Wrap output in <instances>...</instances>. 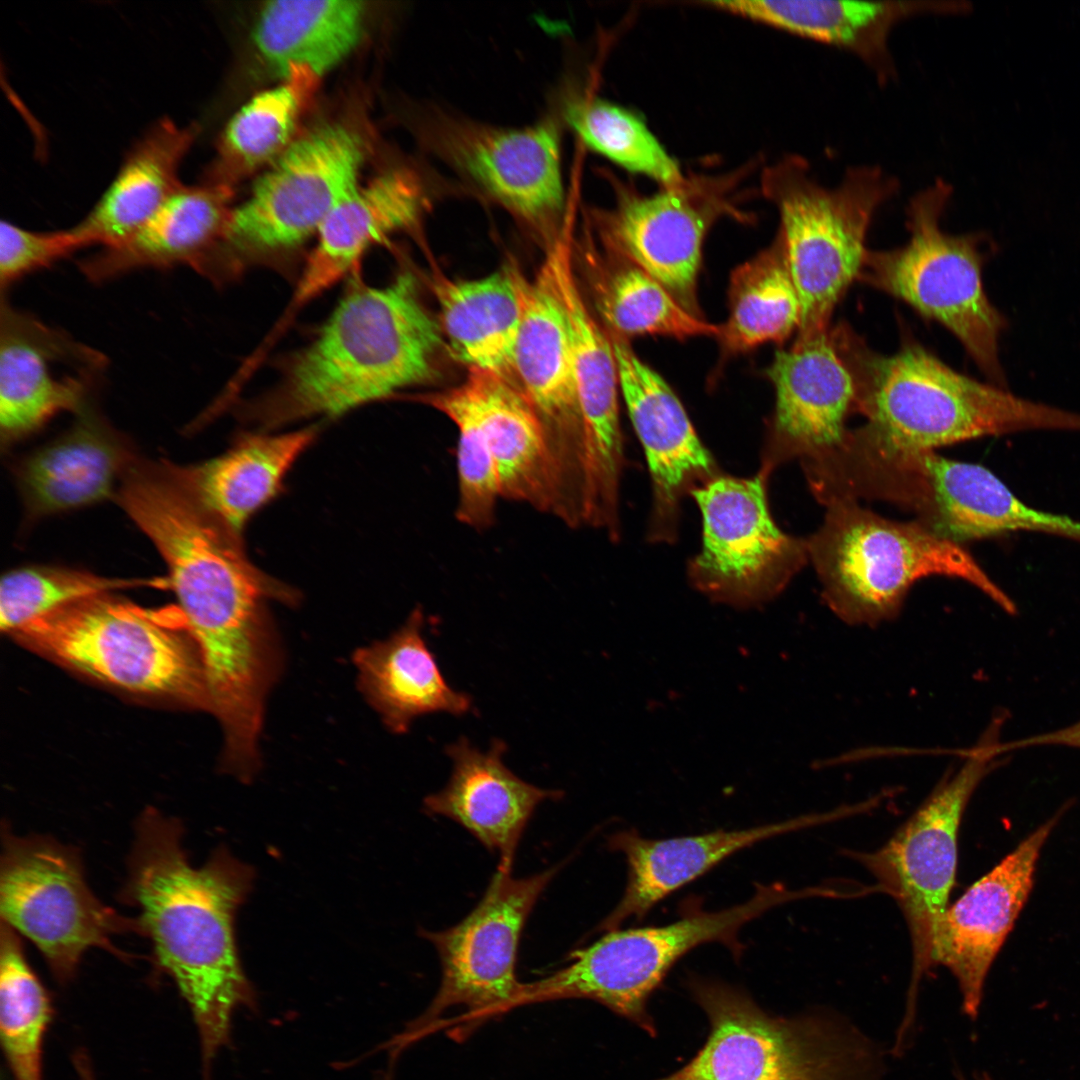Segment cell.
<instances>
[{
  "label": "cell",
  "mask_w": 1080,
  "mask_h": 1080,
  "mask_svg": "<svg viewBox=\"0 0 1080 1080\" xmlns=\"http://www.w3.org/2000/svg\"><path fill=\"white\" fill-rule=\"evenodd\" d=\"M183 837L178 819L145 809L135 824L120 899L139 912L153 963L188 1004L208 1071L231 1041L235 1012L256 1006L234 936L235 914L254 874L225 847L193 866Z\"/></svg>",
  "instance_id": "1"
},
{
  "label": "cell",
  "mask_w": 1080,
  "mask_h": 1080,
  "mask_svg": "<svg viewBox=\"0 0 1080 1080\" xmlns=\"http://www.w3.org/2000/svg\"><path fill=\"white\" fill-rule=\"evenodd\" d=\"M442 343L440 324L411 273L383 287L357 279L316 338L286 360L278 384L245 416L272 429L316 416L335 418L390 398L435 377Z\"/></svg>",
  "instance_id": "2"
},
{
  "label": "cell",
  "mask_w": 1080,
  "mask_h": 1080,
  "mask_svg": "<svg viewBox=\"0 0 1080 1080\" xmlns=\"http://www.w3.org/2000/svg\"><path fill=\"white\" fill-rule=\"evenodd\" d=\"M832 341L855 388L861 425L894 444L920 450L985 436L1048 429L1080 431V413L1019 397L964 375L905 331L898 350H873L847 322Z\"/></svg>",
  "instance_id": "3"
},
{
  "label": "cell",
  "mask_w": 1080,
  "mask_h": 1080,
  "mask_svg": "<svg viewBox=\"0 0 1080 1080\" xmlns=\"http://www.w3.org/2000/svg\"><path fill=\"white\" fill-rule=\"evenodd\" d=\"M820 527L805 538L808 561L825 604L841 620L873 626L895 618L912 585L939 575L963 580L1015 615L1014 601L961 544L917 521H896L850 500L825 506Z\"/></svg>",
  "instance_id": "4"
},
{
  "label": "cell",
  "mask_w": 1080,
  "mask_h": 1080,
  "mask_svg": "<svg viewBox=\"0 0 1080 1080\" xmlns=\"http://www.w3.org/2000/svg\"><path fill=\"white\" fill-rule=\"evenodd\" d=\"M687 984L709 1033L686 1065L657 1080H882L879 1050L839 1016L772 1015L740 987L696 976Z\"/></svg>",
  "instance_id": "5"
},
{
  "label": "cell",
  "mask_w": 1080,
  "mask_h": 1080,
  "mask_svg": "<svg viewBox=\"0 0 1080 1080\" xmlns=\"http://www.w3.org/2000/svg\"><path fill=\"white\" fill-rule=\"evenodd\" d=\"M898 186L880 167L863 165L848 168L839 185L827 188L797 155L763 171L761 189L778 211V235L800 299L797 338L831 328L836 306L857 280L872 219Z\"/></svg>",
  "instance_id": "6"
},
{
  "label": "cell",
  "mask_w": 1080,
  "mask_h": 1080,
  "mask_svg": "<svg viewBox=\"0 0 1080 1080\" xmlns=\"http://www.w3.org/2000/svg\"><path fill=\"white\" fill-rule=\"evenodd\" d=\"M811 894L810 888L790 890L779 883L759 884L747 901L726 909L706 911L696 904L687 905L669 924L606 931L593 943L572 951L567 966L524 983L520 1005L591 1000L655 1037L657 1028L648 1002L677 961L711 942L724 945L739 958L744 949L738 939L742 926L775 906Z\"/></svg>",
  "instance_id": "7"
},
{
  "label": "cell",
  "mask_w": 1080,
  "mask_h": 1080,
  "mask_svg": "<svg viewBox=\"0 0 1080 1080\" xmlns=\"http://www.w3.org/2000/svg\"><path fill=\"white\" fill-rule=\"evenodd\" d=\"M952 187L945 180L916 193L906 209L909 239L890 250L867 249L857 280L940 323L993 384L1006 387L999 343L1007 320L983 285L985 253L978 234L941 228Z\"/></svg>",
  "instance_id": "8"
},
{
  "label": "cell",
  "mask_w": 1080,
  "mask_h": 1080,
  "mask_svg": "<svg viewBox=\"0 0 1080 1080\" xmlns=\"http://www.w3.org/2000/svg\"><path fill=\"white\" fill-rule=\"evenodd\" d=\"M364 152L362 137L339 123L321 125L292 141L249 198L232 209L221 238L194 269L223 282L249 262L297 249L358 187Z\"/></svg>",
  "instance_id": "9"
},
{
  "label": "cell",
  "mask_w": 1080,
  "mask_h": 1080,
  "mask_svg": "<svg viewBox=\"0 0 1080 1080\" xmlns=\"http://www.w3.org/2000/svg\"><path fill=\"white\" fill-rule=\"evenodd\" d=\"M11 635L38 653L103 682L208 711L195 643L111 593L62 606Z\"/></svg>",
  "instance_id": "10"
},
{
  "label": "cell",
  "mask_w": 1080,
  "mask_h": 1080,
  "mask_svg": "<svg viewBox=\"0 0 1080 1080\" xmlns=\"http://www.w3.org/2000/svg\"><path fill=\"white\" fill-rule=\"evenodd\" d=\"M998 713L966 754L961 768L946 778L879 849L853 856L893 896L906 919L912 944V975L906 1014L915 1015L919 982L933 965L942 917L955 882L958 832L964 811L982 780L1001 764Z\"/></svg>",
  "instance_id": "11"
},
{
  "label": "cell",
  "mask_w": 1080,
  "mask_h": 1080,
  "mask_svg": "<svg viewBox=\"0 0 1080 1080\" xmlns=\"http://www.w3.org/2000/svg\"><path fill=\"white\" fill-rule=\"evenodd\" d=\"M559 868L524 878L497 868L480 901L460 922L440 931H420L439 956L440 985L424 1013L395 1041L398 1047L435 1031L454 1007L463 1011L438 1029L456 1039L519 1007L523 982L517 978L516 962L521 935Z\"/></svg>",
  "instance_id": "12"
},
{
  "label": "cell",
  "mask_w": 1080,
  "mask_h": 1080,
  "mask_svg": "<svg viewBox=\"0 0 1080 1080\" xmlns=\"http://www.w3.org/2000/svg\"><path fill=\"white\" fill-rule=\"evenodd\" d=\"M1 838V921L36 946L59 983L75 977L91 948L129 959L111 937L140 935V924L95 896L77 848L48 835H15L7 824Z\"/></svg>",
  "instance_id": "13"
},
{
  "label": "cell",
  "mask_w": 1080,
  "mask_h": 1080,
  "mask_svg": "<svg viewBox=\"0 0 1080 1080\" xmlns=\"http://www.w3.org/2000/svg\"><path fill=\"white\" fill-rule=\"evenodd\" d=\"M719 474L691 493L702 517V544L688 563L692 586L710 600L748 609L776 598L806 565L805 538L772 517L767 483Z\"/></svg>",
  "instance_id": "14"
},
{
  "label": "cell",
  "mask_w": 1080,
  "mask_h": 1080,
  "mask_svg": "<svg viewBox=\"0 0 1080 1080\" xmlns=\"http://www.w3.org/2000/svg\"><path fill=\"white\" fill-rule=\"evenodd\" d=\"M560 121L499 127L430 106L421 138L443 164L527 225L557 233L566 206Z\"/></svg>",
  "instance_id": "15"
},
{
  "label": "cell",
  "mask_w": 1080,
  "mask_h": 1080,
  "mask_svg": "<svg viewBox=\"0 0 1080 1080\" xmlns=\"http://www.w3.org/2000/svg\"><path fill=\"white\" fill-rule=\"evenodd\" d=\"M735 177L688 176L651 194L614 178L613 206L593 216L605 248L639 266L702 317L697 281L703 243L718 218L737 216L730 198Z\"/></svg>",
  "instance_id": "16"
},
{
  "label": "cell",
  "mask_w": 1080,
  "mask_h": 1080,
  "mask_svg": "<svg viewBox=\"0 0 1080 1080\" xmlns=\"http://www.w3.org/2000/svg\"><path fill=\"white\" fill-rule=\"evenodd\" d=\"M101 352L2 298L0 308V438L8 447L65 411L90 405L106 366Z\"/></svg>",
  "instance_id": "17"
},
{
  "label": "cell",
  "mask_w": 1080,
  "mask_h": 1080,
  "mask_svg": "<svg viewBox=\"0 0 1080 1080\" xmlns=\"http://www.w3.org/2000/svg\"><path fill=\"white\" fill-rule=\"evenodd\" d=\"M521 317L514 350V378L537 411L571 506L581 502L583 425L566 317L549 263L530 280L507 265Z\"/></svg>",
  "instance_id": "18"
},
{
  "label": "cell",
  "mask_w": 1080,
  "mask_h": 1080,
  "mask_svg": "<svg viewBox=\"0 0 1080 1080\" xmlns=\"http://www.w3.org/2000/svg\"><path fill=\"white\" fill-rule=\"evenodd\" d=\"M606 331L620 392L649 467L647 538L671 544L679 534L683 499L722 472L668 383L635 353L628 339Z\"/></svg>",
  "instance_id": "19"
},
{
  "label": "cell",
  "mask_w": 1080,
  "mask_h": 1080,
  "mask_svg": "<svg viewBox=\"0 0 1080 1080\" xmlns=\"http://www.w3.org/2000/svg\"><path fill=\"white\" fill-rule=\"evenodd\" d=\"M775 393L761 450L759 471L770 476L791 461L800 465L838 446L855 414L852 376L840 357L830 329L795 338L776 351L766 369Z\"/></svg>",
  "instance_id": "20"
},
{
  "label": "cell",
  "mask_w": 1080,
  "mask_h": 1080,
  "mask_svg": "<svg viewBox=\"0 0 1080 1080\" xmlns=\"http://www.w3.org/2000/svg\"><path fill=\"white\" fill-rule=\"evenodd\" d=\"M1065 808L1039 826L948 906L936 936L933 965L955 977L962 1009L976 1019L987 974L1034 883L1040 852Z\"/></svg>",
  "instance_id": "21"
},
{
  "label": "cell",
  "mask_w": 1080,
  "mask_h": 1080,
  "mask_svg": "<svg viewBox=\"0 0 1080 1080\" xmlns=\"http://www.w3.org/2000/svg\"><path fill=\"white\" fill-rule=\"evenodd\" d=\"M573 240L569 220L552 237L544 259L568 327L583 425V469L592 480L610 482L621 477L625 467L617 362L608 333L600 328L576 280Z\"/></svg>",
  "instance_id": "22"
},
{
  "label": "cell",
  "mask_w": 1080,
  "mask_h": 1080,
  "mask_svg": "<svg viewBox=\"0 0 1080 1080\" xmlns=\"http://www.w3.org/2000/svg\"><path fill=\"white\" fill-rule=\"evenodd\" d=\"M506 744L494 739L486 751L466 737L449 744L452 760L446 786L424 799L425 811L448 818L499 857L498 869L512 871L524 831L536 808L559 800L560 790L539 788L514 774L503 762Z\"/></svg>",
  "instance_id": "23"
},
{
  "label": "cell",
  "mask_w": 1080,
  "mask_h": 1080,
  "mask_svg": "<svg viewBox=\"0 0 1080 1080\" xmlns=\"http://www.w3.org/2000/svg\"><path fill=\"white\" fill-rule=\"evenodd\" d=\"M487 437L502 498L569 522L563 483L543 423L513 378L469 368L457 384Z\"/></svg>",
  "instance_id": "24"
},
{
  "label": "cell",
  "mask_w": 1080,
  "mask_h": 1080,
  "mask_svg": "<svg viewBox=\"0 0 1080 1080\" xmlns=\"http://www.w3.org/2000/svg\"><path fill=\"white\" fill-rule=\"evenodd\" d=\"M426 204L424 182L407 167L391 168L358 186L319 229L317 244L274 332L279 335L295 312L352 271L367 248L395 232L415 228Z\"/></svg>",
  "instance_id": "25"
},
{
  "label": "cell",
  "mask_w": 1080,
  "mask_h": 1080,
  "mask_svg": "<svg viewBox=\"0 0 1080 1080\" xmlns=\"http://www.w3.org/2000/svg\"><path fill=\"white\" fill-rule=\"evenodd\" d=\"M137 460L129 442L88 405L67 431L15 464L27 519L115 497Z\"/></svg>",
  "instance_id": "26"
},
{
  "label": "cell",
  "mask_w": 1080,
  "mask_h": 1080,
  "mask_svg": "<svg viewBox=\"0 0 1080 1080\" xmlns=\"http://www.w3.org/2000/svg\"><path fill=\"white\" fill-rule=\"evenodd\" d=\"M839 815H808L746 829L664 839L645 838L632 829L616 832L607 844L625 856L627 883L620 901L595 931L620 928L630 918L641 920L660 901L743 849Z\"/></svg>",
  "instance_id": "27"
},
{
  "label": "cell",
  "mask_w": 1080,
  "mask_h": 1080,
  "mask_svg": "<svg viewBox=\"0 0 1080 1080\" xmlns=\"http://www.w3.org/2000/svg\"><path fill=\"white\" fill-rule=\"evenodd\" d=\"M703 6L851 52L878 80L895 75L889 35L901 21L924 14H954L959 1H705Z\"/></svg>",
  "instance_id": "28"
},
{
  "label": "cell",
  "mask_w": 1080,
  "mask_h": 1080,
  "mask_svg": "<svg viewBox=\"0 0 1080 1080\" xmlns=\"http://www.w3.org/2000/svg\"><path fill=\"white\" fill-rule=\"evenodd\" d=\"M423 626V613L416 608L388 638L358 648L352 657L360 692L395 734L406 733L419 716H460L473 705L470 695L454 690L443 677Z\"/></svg>",
  "instance_id": "29"
},
{
  "label": "cell",
  "mask_w": 1080,
  "mask_h": 1080,
  "mask_svg": "<svg viewBox=\"0 0 1080 1080\" xmlns=\"http://www.w3.org/2000/svg\"><path fill=\"white\" fill-rule=\"evenodd\" d=\"M232 188L181 184L135 235L79 262L90 281L104 282L140 268L194 267L219 241L232 209Z\"/></svg>",
  "instance_id": "30"
},
{
  "label": "cell",
  "mask_w": 1080,
  "mask_h": 1080,
  "mask_svg": "<svg viewBox=\"0 0 1080 1080\" xmlns=\"http://www.w3.org/2000/svg\"><path fill=\"white\" fill-rule=\"evenodd\" d=\"M197 132L194 124L168 118L146 131L92 209L72 227L84 247L116 246L147 224L182 184L179 168Z\"/></svg>",
  "instance_id": "31"
},
{
  "label": "cell",
  "mask_w": 1080,
  "mask_h": 1080,
  "mask_svg": "<svg viewBox=\"0 0 1080 1080\" xmlns=\"http://www.w3.org/2000/svg\"><path fill=\"white\" fill-rule=\"evenodd\" d=\"M318 431L313 425L278 434L245 433L222 455L199 464L171 465L198 502L241 536L250 517L278 494Z\"/></svg>",
  "instance_id": "32"
},
{
  "label": "cell",
  "mask_w": 1080,
  "mask_h": 1080,
  "mask_svg": "<svg viewBox=\"0 0 1080 1080\" xmlns=\"http://www.w3.org/2000/svg\"><path fill=\"white\" fill-rule=\"evenodd\" d=\"M440 328L453 356L468 365L514 378L521 307L508 266L474 280L431 279Z\"/></svg>",
  "instance_id": "33"
},
{
  "label": "cell",
  "mask_w": 1080,
  "mask_h": 1080,
  "mask_svg": "<svg viewBox=\"0 0 1080 1080\" xmlns=\"http://www.w3.org/2000/svg\"><path fill=\"white\" fill-rule=\"evenodd\" d=\"M366 6L354 0H277L260 10L253 42L263 61L283 76L304 66L321 76L357 45Z\"/></svg>",
  "instance_id": "34"
},
{
  "label": "cell",
  "mask_w": 1080,
  "mask_h": 1080,
  "mask_svg": "<svg viewBox=\"0 0 1080 1080\" xmlns=\"http://www.w3.org/2000/svg\"><path fill=\"white\" fill-rule=\"evenodd\" d=\"M728 309L717 337L724 358L768 342L782 343L798 330L800 299L778 234L768 248L732 272Z\"/></svg>",
  "instance_id": "35"
},
{
  "label": "cell",
  "mask_w": 1080,
  "mask_h": 1080,
  "mask_svg": "<svg viewBox=\"0 0 1080 1080\" xmlns=\"http://www.w3.org/2000/svg\"><path fill=\"white\" fill-rule=\"evenodd\" d=\"M320 77L310 68L292 66L279 85L243 105L219 139L209 181L231 186L232 181L277 159L291 144L302 109Z\"/></svg>",
  "instance_id": "36"
},
{
  "label": "cell",
  "mask_w": 1080,
  "mask_h": 1080,
  "mask_svg": "<svg viewBox=\"0 0 1080 1080\" xmlns=\"http://www.w3.org/2000/svg\"><path fill=\"white\" fill-rule=\"evenodd\" d=\"M607 251L594 281L596 307L607 330L628 340L643 335L718 337L720 326L689 312L639 266Z\"/></svg>",
  "instance_id": "37"
},
{
  "label": "cell",
  "mask_w": 1080,
  "mask_h": 1080,
  "mask_svg": "<svg viewBox=\"0 0 1080 1080\" xmlns=\"http://www.w3.org/2000/svg\"><path fill=\"white\" fill-rule=\"evenodd\" d=\"M561 122L594 153L624 170L670 187L682 183L678 161L633 111L599 97L572 95L564 101Z\"/></svg>",
  "instance_id": "38"
},
{
  "label": "cell",
  "mask_w": 1080,
  "mask_h": 1080,
  "mask_svg": "<svg viewBox=\"0 0 1080 1080\" xmlns=\"http://www.w3.org/2000/svg\"><path fill=\"white\" fill-rule=\"evenodd\" d=\"M51 1013L49 995L26 958L19 934L1 921L0 1035L14 1080H43V1041Z\"/></svg>",
  "instance_id": "39"
},
{
  "label": "cell",
  "mask_w": 1080,
  "mask_h": 1080,
  "mask_svg": "<svg viewBox=\"0 0 1080 1080\" xmlns=\"http://www.w3.org/2000/svg\"><path fill=\"white\" fill-rule=\"evenodd\" d=\"M170 588L168 578L106 577L59 566H24L0 583V628L12 634L28 622L81 599L131 588Z\"/></svg>",
  "instance_id": "40"
},
{
  "label": "cell",
  "mask_w": 1080,
  "mask_h": 1080,
  "mask_svg": "<svg viewBox=\"0 0 1080 1080\" xmlns=\"http://www.w3.org/2000/svg\"><path fill=\"white\" fill-rule=\"evenodd\" d=\"M438 410L457 427L458 501L456 519L478 530L495 521L501 483L491 447L467 399L457 385L413 397Z\"/></svg>",
  "instance_id": "41"
},
{
  "label": "cell",
  "mask_w": 1080,
  "mask_h": 1080,
  "mask_svg": "<svg viewBox=\"0 0 1080 1080\" xmlns=\"http://www.w3.org/2000/svg\"><path fill=\"white\" fill-rule=\"evenodd\" d=\"M84 248L72 228L34 231L9 221L0 225V284L2 291L22 277L47 268Z\"/></svg>",
  "instance_id": "42"
},
{
  "label": "cell",
  "mask_w": 1080,
  "mask_h": 1080,
  "mask_svg": "<svg viewBox=\"0 0 1080 1080\" xmlns=\"http://www.w3.org/2000/svg\"><path fill=\"white\" fill-rule=\"evenodd\" d=\"M1042 746H1061L1080 749V720L1049 732L1018 739L1002 745L1004 753Z\"/></svg>",
  "instance_id": "43"
},
{
  "label": "cell",
  "mask_w": 1080,
  "mask_h": 1080,
  "mask_svg": "<svg viewBox=\"0 0 1080 1080\" xmlns=\"http://www.w3.org/2000/svg\"><path fill=\"white\" fill-rule=\"evenodd\" d=\"M76 1065L78 1068V1072L80 1073L81 1080H93L88 1064L81 1055L77 1056Z\"/></svg>",
  "instance_id": "44"
},
{
  "label": "cell",
  "mask_w": 1080,
  "mask_h": 1080,
  "mask_svg": "<svg viewBox=\"0 0 1080 1080\" xmlns=\"http://www.w3.org/2000/svg\"><path fill=\"white\" fill-rule=\"evenodd\" d=\"M958 1080H966L960 1073L958 1074ZM974 1080H992L986 1072H981L974 1076Z\"/></svg>",
  "instance_id": "45"
},
{
  "label": "cell",
  "mask_w": 1080,
  "mask_h": 1080,
  "mask_svg": "<svg viewBox=\"0 0 1080 1080\" xmlns=\"http://www.w3.org/2000/svg\"><path fill=\"white\" fill-rule=\"evenodd\" d=\"M379 1080H391V1075L390 1074H383L382 1077Z\"/></svg>",
  "instance_id": "46"
}]
</instances>
